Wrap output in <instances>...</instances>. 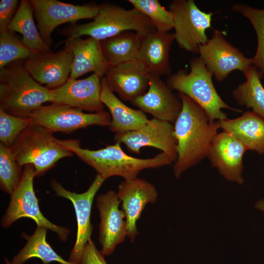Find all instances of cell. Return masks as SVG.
<instances>
[{
  "instance_id": "obj_3",
  "label": "cell",
  "mask_w": 264,
  "mask_h": 264,
  "mask_svg": "<svg viewBox=\"0 0 264 264\" xmlns=\"http://www.w3.org/2000/svg\"><path fill=\"white\" fill-rule=\"evenodd\" d=\"M52 89L35 80L23 66V61L9 64L0 70V108L6 112L29 118L47 102L53 103Z\"/></svg>"
},
{
  "instance_id": "obj_33",
  "label": "cell",
  "mask_w": 264,
  "mask_h": 264,
  "mask_svg": "<svg viewBox=\"0 0 264 264\" xmlns=\"http://www.w3.org/2000/svg\"><path fill=\"white\" fill-rule=\"evenodd\" d=\"M31 123L30 118L10 114L0 108V143L11 147L17 137Z\"/></svg>"
},
{
  "instance_id": "obj_5",
  "label": "cell",
  "mask_w": 264,
  "mask_h": 264,
  "mask_svg": "<svg viewBox=\"0 0 264 264\" xmlns=\"http://www.w3.org/2000/svg\"><path fill=\"white\" fill-rule=\"evenodd\" d=\"M190 66L189 72L180 69L169 75L166 85L171 90L183 93L196 102L205 110L211 122L227 118L222 109L242 112L230 107L221 98L214 86L213 74L199 57L191 59Z\"/></svg>"
},
{
  "instance_id": "obj_9",
  "label": "cell",
  "mask_w": 264,
  "mask_h": 264,
  "mask_svg": "<svg viewBox=\"0 0 264 264\" xmlns=\"http://www.w3.org/2000/svg\"><path fill=\"white\" fill-rule=\"evenodd\" d=\"M32 123L54 132L69 133L92 125L109 126L111 117L106 111L86 113L66 105L52 103L42 105L30 117Z\"/></svg>"
},
{
  "instance_id": "obj_23",
  "label": "cell",
  "mask_w": 264,
  "mask_h": 264,
  "mask_svg": "<svg viewBox=\"0 0 264 264\" xmlns=\"http://www.w3.org/2000/svg\"><path fill=\"white\" fill-rule=\"evenodd\" d=\"M100 99L109 110L110 130L115 134L139 129L149 121L144 112L131 108L123 103L110 89L104 77L101 78Z\"/></svg>"
},
{
  "instance_id": "obj_28",
  "label": "cell",
  "mask_w": 264,
  "mask_h": 264,
  "mask_svg": "<svg viewBox=\"0 0 264 264\" xmlns=\"http://www.w3.org/2000/svg\"><path fill=\"white\" fill-rule=\"evenodd\" d=\"M243 74L246 80L233 90V97L239 105L252 108L264 118V88L260 80L263 74L253 65Z\"/></svg>"
},
{
  "instance_id": "obj_32",
  "label": "cell",
  "mask_w": 264,
  "mask_h": 264,
  "mask_svg": "<svg viewBox=\"0 0 264 264\" xmlns=\"http://www.w3.org/2000/svg\"><path fill=\"white\" fill-rule=\"evenodd\" d=\"M22 172L10 147L0 144V183L1 189L11 194L19 184Z\"/></svg>"
},
{
  "instance_id": "obj_25",
  "label": "cell",
  "mask_w": 264,
  "mask_h": 264,
  "mask_svg": "<svg viewBox=\"0 0 264 264\" xmlns=\"http://www.w3.org/2000/svg\"><path fill=\"white\" fill-rule=\"evenodd\" d=\"M144 36L136 32H123L101 41L103 54L110 66L137 60Z\"/></svg>"
},
{
  "instance_id": "obj_15",
  "label": "cell",
  "mask_w": 264,
  "mask_h": 264,
  "mask_svg": "<svg viewBox=\"0 0 264 264\" xmlns=\"http://www.w3.org/2000/svg\"><path fill=\"white\" fill-rule=\"evenodd\" d=\"M120 202L117 194L112 190L96 198L100 216L99 240L104 256L111 254L127 236L125 214L119 209Z\"/></svg>"
},
{
  "instance_id": "obj_27",
  "label": "cell",
  "mask_w": 264,
  "mask_h": 264,
  "mask_svg": "<svg viewBox=\"0 0 264 264\" xmlns=\"http://www.w3.org/2000/svg\"><path fill=\"white\" fill-rule=\"evenodd\" d=\"M33 10L29 0H22L8 29L22 35V40L33 52L50 50L42 39L33 19Z\"/></svg>"
},
{
  "instance_id": "obj_34",
  "label": "cell",
  "mask_w": 264,
  "mask_h": 264,
  "mask_svg": "<svg viewBox=\"0 0 264 264\" xmlns=\"http://www.w3.org/2000/svg\"><path fill=\"white\" fill-rule=\"evenodd\" d=\"M20 2L18 0H1L0 1V32L8 29L14 18Z\"/></svg>"
},
{
  "instance_id": "obj_10",
  "label": "cell",
  "mask_w": 264,
  "mask_h": 264,
  "mask_svg": "<svg viewBox=\"0 0 264 264\" xmlns=\"http://www.w3.org/2000/svg\"><path fill=\"white\" fill-rule=\"evenodd\" d=\"M37 22L38 29L44 42L52 44L51 34L60 25L75 22L82 19H93L99 5H74L57 0H29Z\"/></svg>"
},
{
  "instance_id": "obj_24",
  "label": "cell",
  "mask_w": 264,
  "mask_h": 264,
  "mask_svg": "<svg viewBox=\"0 0 264 264\" xmlns=\"http://www.w3.org/2000/svg\"><path fill=\"white\" fill-rule=\"evenodd\" d=\"M220 128L242 142L248 150L264 154V118L246 111L237 118L219 120Z\"/></svg>"
},
{
  "instance_id": "obj_19",
  "label": "cell",
  "mask_w": 264,
  "mask_h": 264,
  "mask_svg": "<svg viewBox=\"0 0 264 264\" xmlns=\"http://www.w3.org/2000/svg\"><path fill=\"white\" fill-rule=\"evenodd\" d=\"M153 118L175 124L182 109V102L159 77L150 75L148 89L132 102Z\"/></svg>"
},
{
  "instance_id": "obj_11",
  "label": "cell",
  "mask_w": 264,
  "mask_h": 264,
  "mask_svg": "<svg viewBox=\"0 0 264 264\" xmlns=\"http://www.w3.org/2000/svg\"><path fill=\"white\" fill-rule=\"evenodd\" d=\"M199 58L218 81H222L233 70L243 73L252 65L237 47L225 39L223 33L214 30L211 39L199 46Z\"/></svg>"
},
{
  "instance_id": "obj_8",
  "label": "cell",
  "mask_w": 264,
  "mask_h": 264,
  "mask_svg": "<svg viewBox=\"0 0 264 264\" xmlns=\"http://www.w3.org/2000/svg\"><path fill=\"white\" fill-rule=\"evenodd\" d=\"M174 20L175 39L179 46L193 53L208 39L205 34L211 27L213 13H206L193 0H174L169 4Z\"/></svg>"
},
{
  "instance_id": "obj_22",
  "label": "cell",
  "mask_w": 264,
  "mask_h": 264,
  "mask_svg": "<svg viewBox=\"0 0 264 264\" xmlns=\"http://www.w3.org/2000/svg\"><path fill=\"white\" fill-rule=\"evenodd\" d=\"M174 40V33L156 30L144 37L137 60L150 75H170L169 52Z\"/></svg>"
},
{
  "instance_id": "obj_18",
  "label": "cell",
  "mask_w": 264,
  "mask_h": 264,
  "mask_svg": "<svg viewBox=\"0 0 264 264\" xmlns=\"http://www.w3.org/2000/svg\"><path fill=\"white\" fill-rule=\"evenodd\" d=\"M101 78L93 73L83 79H69L61 86L52 89L53 103L66 105L82 110L97 112L104 110L100 99Z\"/></svg>"
},
{
  "instance_id": "obj_21",
  "label": "cell",
  "mask_w": 264,
  "mask_h": 264,
  "mask_svg": "<svg viewBox=\"0 0 264 264\" xmlns=\"http://www.w3.org/2000/svg\"><path fill=\"white\" fill-rule=\"evenodd\" d=\"M65 46L69 49L74 56L70 79L77 78L89 72L103 77L110 66L103 54L101 41L88 37L68 38Z\"/></svg>"
},
{
  "instance_id": "obj_31",
  "label": "cell",
  "mask_w": 264,
  "mask_h": 264,
  "mask_svg": "<svg viewBox=\"0 0 264 264\" xmlns=\"http://www.w3.org/2000/svg\"><path fill=\"white\" fill-rule=\"evenodd\" d=\"M32 52L13 31L0 32V70L13 62L25 60Z\"/></svg>"
},
{
  "instance_id": "obj_30",
  "label": "cell",
  "mask_w": 264,
  "mask_h": 264,
  "mask_svg": "<svg viewBox=\"0 0 264 264\" xmlns=\"http://www.w3.org/2000/svg\"><path fill=\"white\" fill-rule=\"evenodd\" d=\"M232 10L239 12L248 19L253 25L258 39L257 51L251 58L252 63L259 71L264 74V9L253 8L244 4L237 3Z\"/></svg>"
},
{
  "instance_id": "obj_7",
  "label": "cell",
  "mask_w": 264,
  "mask_h": 264,
  "mask_svg": "<svg viewBox=\"0 0 264 264\" xmlns=\"http://www.w3.org/2000/svg\"><path fill=\"white\" fill-rule=\"evenodd\" d=\"M35 176L34 167L30 164L24 166L20 181L10 195L9 204L1 220V225L7 228L20 218H29L34 220L37 226L50 229L56 233L61 240L66 241L70 231L49 221L40 211L33 187Z\"/></svg>"
},
{
  "instance_id": "obj_12",
  "label": "cell",
  "mask_w": 264,
  "mask_h": 264,
  "mask_svg": "<svg viewBox=\"0 0 264 264\" xmlns=\"http://www.w3.org/2000/svg\"><path fill=\"white\" fill-rule=\"evenodd\" d=\"M104 179L97 175L87 191L81 194L72 192L52 179L50 185L57 196L66 198L72 203L76 216L77 232L75 243L70 253L69 261L80 264L86 244L91 241L93 226L90 221L91 206L94 196Z\"/></svg>"
},
{
  "instance_id": "obj_13",
  "label": "cell",
  "mask_w": 264,
  "mask_h": 264,
  "mask_svg": "<svg viewBox=\"0 0 264 264\" xmlns=\"http://www.w3.org/2000/svg\"><path fill=\"white\" fill-rule=\"evenodd\" d=\"M73 59L71 51L65 46L56 52L50 50L33 52L23 61V66L37 82L53 89L63 85L69 79Z\"/></svg>"
},
{
  "instance_id": "obj_4",
  "label": "cell",
  "mask_w": 264,
  "mask_h": 264,
  "mask_svg": "<svg viewBox=\"0 0 264 264\" xmlns=\"http://www.w3.org/2000/svg\"><path fill=\"white\" fill-rule=\"evenodd\" d=\"M155 29L150 20L134 9H126L110 3L99 5L93 21L83 24H72L61 34L67 39L88 36L103 41L123 32L133 30L145 37Z\"/></svg>"
},
{
  "instance_id": "obj_36",
  "label": "cell",
  "mask_w": 264,
  "mask_h": 264,
  "mask_svg": "<svg viewBox=\"0 0 264 264\" xmlns=\"http://www.w3.org/2000/svg\"><path fill=\"white\" fill-rule=\"evenodd\" d=\"M258 209L264 212V199L258 201L255 205Z\"/></svg>"
},
{
  "instance_id": "obj_16",
  "label": "cell",
  "mask_w": 264,
  "mask_h": 264,
  "mask_svg": "<svg viewBox=\"0 0 264 264\" xmlns=\"http://www.w3.org/2000/svg\"><path fill=\"white\" fill-rule=\"evenodd\" d=\"M247 150L240 140L222 131L212 139L207 157L212 166L217 168L227 180L242 184L243 182L242 158Z\"/></svg>"
},
{
  "instance_id": "obj_26",
  "label": "cell",
  "mask_w": 264,
  "mask_h": 264,
  "mask_svg": "<svg viewBox=\"0 0 264 264\" xmlns=\"http://www.w3.org/2000/svg\"><path fill=\"white\" fill-rule=\"evenodd\" d=\"M47 229L37 226L34 233L29 236L22 233V236L27 240L25 246L13 257L11 262L5 259L6 264H23L27 260L37 258L41 259L43 264L56 262L60 264H77L65 260L59 255L46 241Z\"/></svg>"
},
{
  "instance_id": "obj_2",
  "label": "cell",
  "mask_w": 264,
  "mask_h": 264,
  "mask_svg": "<svg viewBox=\"0 0 264 264\" xmlns=\"http://www.w3.org/2000/svg\"><path fill=\"white\" fill-rule=\"evenodd\" d=\"M60 145L94 168L104 179L120 176L126 180L137 177L146 169L157 168L171 164L174 160L163 152L150 158H138L130 156L122 149L120 143L108 145L104 148L91 150L83 148L77 139H57Z\"/></svg>"
},
{
  "instance_id": "obj_17",
  "label": "cell",
  "mask_w": 264,
  "mask_h": 264,
  "mask_svg": "<svg viewBox=\"0 0 264 264\" xmlns=\"http://www.w3.org/2000/svg\"><path fill=\"white\" fill-rule=\"evenodd\" d=\"M117 196L122 202L127 223V236L133 242L138 234L136 222L146 205L157 198L155 186L147 180L136 177L124 179L118 186Z\"/></svg>"
},
{
  "instance_id": "obj_1",
  "label": "cell",
  "mask_w": 264,
  "mask_h": 264,
  "mask_svg": "<svg viewBox=\"0 0 264 264\" xmlns=\"http://www.w3.org/2000/svg\"><path fill=\"white\" fill-rule=\"evenodd\" d=\"M177 97L182 106L174 124L177 156L173 171L176 178L207 156L212 139L220 129L219 120L210 122L205 110L189 97L180 92Z\"/></svg>"
},
{
  "instance_id": "obj_35",
  "label": "cell",
  "mask_w": 264,
  "mask_h": 264,
  "mask_svg": "<svg viewBox=\"0 0 264 264\" xmlns=\"http://www.w3.org/2000/svg\"><path fill=\"white\" fill-rule=\"evenodd\" d=\"M80 264H107L104 255L97 250L93 242L91 240L85 245Z\"/></svg>"
},
{
  "instance_id": "obj_29",
  "label": "cell",
  "mask_w": 264,
  "mask_h": 264,
  "mask_svg": "<svg viewBox=\"0 0 264 264\" xmlns=\"http://www.w3.org/2000/svg\"><path fill=\"white\" fill-rule=\"evenodd\" d=\"M133 8L146 16L155 30L168 32L174 28L172 12L166 9L157 0H128Z\"/></svg>"
},
{
  "instance_id": "obj_6",
  "label": "cell",
  "mask_w": 264,
  "mask_h": 264,
  "mask_svg": "<svg viewBox=\"0 0 264 264\" xmlns=\"http://www.w3.org/2000/svg\"><path fill=\"white\" fill-rule=\"evenodd\" d=\"M52 131L32 123L10 147L19 166L28 164L35 169L36 176H41L61 159L74 154L59 144Z\"/></svg>"
},
{
  "instance_id": "obj_20",
  "label": "cell",
  "mask_w": 264,
  "mask_h": 264,
  "mask_svg": "<svg viewBox=\"0 0 264 264\" xmlns=\"http://www.w3.org/2000/svg\"><path fill=\"white\" fill-rule=\"evenodd\" d=\"M149 76L136 60L110 66L103 77L113 92L132 103L146 92Z\"/></svg>"
},
{
  "instance_id": "obj_14",
  "label": "cell",
  "mask_w": 264,
  "mask_h": 264,
  "mask_svg": "<svg viewBox=\"0 0 264 264\" xmlns=\"http://www.w3.org/2000/svg\"><path fill=\"white\" fill-rule=\"evenodd\" d=\"M115 142L123 143L131 153L139 154L145 147L160 150L172 158H177V140L172 124L153 118L142 128L123 133L115 134Z\"/></svg>"
}]
</instances>
